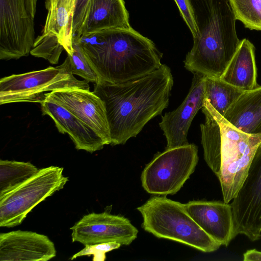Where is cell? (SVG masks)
<instances>
[{"instance_id":"15","label":"cell","mask_w":261,"mask_h":261,"mask_svg":"<svg viewBox=\"0 0 261 261\" xmlns=\"http://www.w3.org/2000/svg\"><path fill=\"white\" fill-rule=\"evenodd\" d=\"M185 208L196 223L221 245L227 246L233 237V220L230 204L220 201L193 200Z\"/></svg>"},{"instance_id":"11","label":"cell","mask_w":261,"mask_h":261,"mask_svg":"<svg viewBox=\"0 0 261 261\" xmlns=\"http://www.w3.org/2000/svg\"><path fill=\"white\" fill-rule=\"evenodd\" d=\"M70 229L72 231V242H80L84 245L108 242L129 245L138 233L128 219L107 212L84 215Z\"/></svg>"},{"instance_id":"10","label":"cell","mask_w":261,"mask_h":261,"mask_svg":"<svg viewBox=\"0 0 261 261\" xmlns=\"http://www.w3.org/2000/svg\"><path fill=\"white\" fill-rule=\"evenodd\" d=\"M233 237L244 234L252 241L261 238V145L247 174L232 200Z\"/></svg>"},{"instance_id":"14","label":"cell","mask_w":261,"mask_h":261,"mask_svg":"<svg viewBox=\"0 0 261 261\" xmlns=\"http://www.w3.org/2000/svg\"><path fill=\"white\" fill-rule=\"evenodd\" d=\"M56 253L44 234L20 230L0 233V261H47Z\"/></svg>"},{"instance_id":"21","label":"cell","mask_w":261,"mask_h":261,"mask_svg":"<svg viewBox=\"0 0 261 261\" xmlns=\"http://www.w3.org/2000/svg\"><path fill=\"white\" fill-rule=\"evenodd\" d=\"M202 112L205 121L200 124L201 144L204 160L217 177L221 167V133L219 124L211 113L204 100Z\"/></svg>"},{"instance_id":"27","label":"cell","mask_w":261,"mask_h":261,"mask_svg":"<svg viewBox=\"0 0 261 261\" xmlns=\"http://www.w3.org/2000/svg\"><path fill=\"white\" fill-rule=\"evenodd\" d=\"M91 0H75L72 18L73 38L79 37Z\"/></svg>"},{"instance_id":"18","label":"cell","mask_w":261,"mask_h":261,"mask_svg":"<svg viewBox=\"0 0 261 261\" xmlns=\"http://www.w3.org/2000/svg\"><path fill=\"white\" fill-rule=\"evenodd\" d=\"M255 48L248 39L241 40L240 44L220 79L244 91L258 86Z\"/></svg>"},{"instance_id":"29","label":"cell","mask_w":261,"mask_h":261,"mask_svg":"<svg viewBox=\"0 0 261 261\" xmlns=\"http://www.w3.org/2000/svg\"><path fill=\"white\" fill-rule=\"evenodd\" d=\"M244 261L261 260V252L256 249L247 250L243 254Z\"/></svg>"},{"instance_id":"23","label":"cell","mask_w":261,"mask_h":261,"mask_svg":"<svg viewBox=\"0 0 261 261\" xmlns=\"http://www.w3.org/2000/svg\"><path fill=\"white\" fill-rule=\"evenodd\" d=\"M30 162L0 160V196L34 176L39 171Z\"/></svg>"},{"instance_id":"30","label":"cell","mask_w":261,"mask_h":261,"mask_svg":"<svg viewBox=\"0 0 261 261\" xmlns=\"http://www.w3.org/2000/svg\"><path fill=\"white\" fill-rule=\"evenodd\" d=\"M27 6L29 7H35L37 6L38 0H25Z\"/></svg>"},{"instance_id":"26","label":"cell","mask_w":261,"mask_h":261,"mask_svg":"<svg viewBox=\"0 0 261 261\" xmlns=\"http://www.w3.org/2000/svg\"><path fill=\"white\" fill-rule=\"evenodd\" d=\"M121 245L117 242L86 244L82 250L74 254L71 259L72 260L82 256L93 255V261H104L106 258V253L119 248Z\"/></svg>"},{"instance_id":"1","label":"cell","mask_w":261,"mask_h":261,"mask_svg":"<svg viewBox=\"0 0 261 261\" xmlns=\"http://www.w3.org/2000/svg\"><path fill=\"white\" fill-rule=\"evenodd\" d=\"M173 85L170 68L165 64L137 80L120 84L95 83L93 92L105 106L110 144H124L149 121L161 114L168 106Z\"/></svg>"},{"instance_id":"4","label":"cell","mask_w":261,"mask_h":261,"mask_svg":"<svg viewBox=\"0 0 261 261\" xmlns=\"http://www.w3.org/2000/svg\"><path fill=\"white\" fill-rule=\"evenodd\" d=\"M143 229L157 238L169 239L204 252L221 245L207 234L187 211L185 204L166 196H155L137 207Z\"/></svg>"},{"instance_id":"13","label":"cell","mask_w":261,"mask_h":261,"mask_svg":"<svg viewBox=\"0 0 261 261\" xmlns=\"http://www.w3.org/2000/svg\"><path fill=\"white\" fill-rule=\"evenodd\" d=\"M71 111L111 144L110 133L106 111L101 99L90 90L71 88L45 93Z\"/></svg>"},{"instance_id":"6","label":"cell","mask_w":261,"mask_h":261,"mask_svg":"<svg viewBox=\"0 0 261 261\" xmlns=\"http://www.w3.org/2000/svg\"><path fill=\"white\" fill-rule=\"evenodd\" d=\"M71 88L90 90V86L86 80L74 77L67 57L58 66L2 78L0 105L18 102L41 103L46 98L45 93Z\"/></svg>"},{"instance_id":"20","label":"cell","mask_w":261,"mask_h":261,"mask_svg":"<svg viewBox=\"0 0 261 261\" xmlns=\"http://www.w3.org/2000/svg\"><path fill=\"white\" fill-rule=\"evenodd\" d=\"M75 0H54L46 8L47 17L41 35L59 42L71 56L72 18Z\"/></svg>"},{"instance_id":"17","label":"cell","mask_w":261,"mask_h":261,"mask_svg":"<svg viewBox=\"0 0 261 261\" xmlns=\"http://www.w3.org/2000/svg\"><path fill=\"white\" fill-rule=\"evenodd\" d=\"M130 28L124 0H91L79 37L105 30Z\"/></svg>"},{"instance_id":"31","label":"cell","mask_w":261,"mask_h":261,"mask_svg":"<svg viewBox=\"0 0 261 261\" xmlns=\"http://www.w3.org/2000/svg\"><path fill=\"white\" fill-rule=\"evenodd\" d=\"M54 0H46L45 1V6L46 8H47L49 5L53 2Z\"/></svg>"},{"instance_id":"22","label":"cell","mask_w":261,"mask_h":261,"mask_svg":"<svg viewBox=\"0 0 261 261\" xmlns=\"http://www.w3.org/2000/svg\"><path fill=\"white\" fill-rule=\"evenodd\" d=\"M243 92L220 78L205 77V98L223 116Z\"/></svg>"},{"instance_id":"19","label":"cell","mask_w":261,"mask_h":261,"mask_svg":"<svg viewBox=\"0 0 261 261\" xmlns=\"http://www.w3.org/2000/svg\"><path fill=\"white\" fill-rule=\"evenodd\" d=\"M223 117L244 133L261 134V86L244 91Z\"/></svg>"},{"instance_id":"25","label":"cell","mask_w":261,"mask_h":261,"mask_svg":"<svg viewBox=\"0 0 261 261\" xmlns=\"http://www.w3.org/2000/svg\"><path fill=\"white\" fill-rule=\"evenodd\" d=\"M72 55H67L72 73L82 77L88 82H98L97 74L90 66L82 47L75 39L72 40Z\"/></svg>"},{"instance_id":"12","label":"cell","mask_w":261,"mask_h":261,"mask_svg":"<svg viewBox=\"0 0 261 261\" xmlns=\"http://www.w3.org/2000/svg\"><path fill=\"white\" fill-rule=\"evenodd\" d=\"M205 76L194 74L188 94L181 104L162 116L159 126L167 140L165 149L189 144L187 134L195 116L203 106Z\"/></svg>"},{"instance_id":"5","label":"cell","mask_w":261,"mask_h":261,"mask_svg":"<svg viewBox=\"0 0 261 261\" xmlns=\"http://www.w3.org/2000/svg\"><path fill=\"white\" fill-rule=\"evenodd\" d=\"M204 101L218 122L221 133L219 180L223 201L229 203L237 195L258 147L261 134L244 133L230 123L210 102Z\"/></svg>"},{"instance_id":"28","label":"cell","mask_w":261,"mask_h":261,"mask_svg":"<svg viewBox=\"0 0 261 261\" xmlns=\"http://www.w3.org/2000/svg\"><path fill=\"white\" fill-rule=\"evenodd\" d=\"M179 10L180 15L189 27L193 38L198 34L194 13L191 0H174Z\"/></svg>"},{"instance_id":"24","label":"cell","mask_w":261,"mask_h":261,"mask_svg":"<svg viewBox=\"0 0 261 261\" xmlns=\"http://www.w3.org/2000/svg\"><path fill=\"white\" fill-rule=\"evenodd\" d=\"M237 20L246 28L261 31V0H228Z\"/></svg>"},{"instance_id":"3","label":"cell","mask_w":261,"mask_h":261,"mask_svg":"<svg viewBox=\"0 0 261 261\" xmlns=\"http://www.w3.org/2000/svg\"><path fill=\"white\" fill-rule=\"evenodd\" d=\"M198 34L185 67L193 74L220 78L241 40L228 0H191Z\"/></svg>"},{"instance_id":"9","label":"cell","mask_w":261,"mask_h":261,"mask_svg":"<svg viewBox=\"0 0 261 261\" xmlns=\"http://www.w3.org/2000/svg\"><path fill=\"white\" fill-rule=\"evenodd\" d=\"M35 40L34 18L25 0H0V59L28 56Z\"/></svg>"},{"instance_id":"7","label":"cell","mask_w":261,"mask_h":261,"mask_svg":"<svg viewBox=\"0 0 261 261\" xmlns=\"http://www.w3.org/2000/svg\"><path fill=\"white\" fill-rule=\"evenodd\" d=\"M63 167L51 166L39 169L31 178L0 196V226L20 224L39 203L63 189L68 177Z\"/></svg>"},{"instance_id":"16","label":"cell","mask_w":261,"mask_h":261,"mask_svg":"<svg viewBox=\"0 0 261 261\" xmlns=\"http://www.w3.org/2000/svg\"><path fill=\"white\" fill-rule=\"evenodd\" d=\"M43 115L54 120L58 131L67 134L73 142L75 148L92 153L103 148L105 141L66 108L46 96L41 103Z\"/></svg>"},{"instance_id":"8","label":"cell","mask_w":261,"mask_h":261,"mask_svg":"<svg viewBox=\"0 0 261 261\" xmlns=\"http://www.w3.org/2000/svg\"><path fill=\"white\" fill-rule=\"evenodd\" d=\"M198 161V147L194 144L165 149L144 168L142 187L151 194H175L194 172Z\"/></svg>"},{"instance_id":"2","label":"cell","mask_w":261,"mask_h":261,"mask_svg":"<svg viewBox=\"0 0 261 261\" xmlns=\"http://www.w3.org/2000/svg\"><path fill=\"white\" fill-rule=\"evenodd\" d=\"M98 81L120 84L158 69L162 54L150 39L134 30L114 29L74 37Z\"/></svg>"}]
</instances>
